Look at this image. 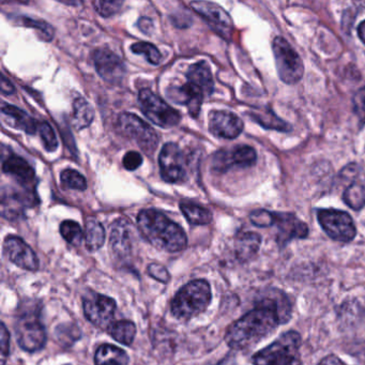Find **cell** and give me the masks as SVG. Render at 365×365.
Here are the masks:
<instances>
[{"instance_id":"6da1fadb","label":"cell","mask_w":365,"mask_h":365,"mask_svg":"<svg viewBox=\"0 0 365 365\" xmlns=\"http://www.w3.org/2000/svg\"><path fill=\"white\" fill-rule=\"evenodd\" d=\"M292 307L288 297L281 290L270 289L252 311L239 318L228 328L225 335L232 349L253 347L274 332L292 317Z\"/></svg>"},{"instance_id":"7a4b0ae2","label":"cell","mask_w":365,"mask_h":365,"mask_svg":"<svg viewBox=\"0 0 365 365\" xmlns=\"http://www.w3.org/2000/svg\"><path fill=\"white\" fill-rule=\"evenodd\" d=\"M138 226L146 240L157 249L176 253L187 247L185 230L161 211L155 209L140 211L138 215Z\"/></svg>"},{"instance_id":"3957f363","label":"cell","mask_w":365,"mask_h":365,"mask_svg":"<svg viewBox=\"0 0 365 365\" xmlns=\"http://www.w3.org/2000/svg\"><path fill=\"white\" fill-rule=\"evenodd\" d=\"M212 299L210 284L206 279H194L183 286L170 303L173 316L190 320L206 311Z\"/></svg>"},{"instance_id":"277c9868","label":"cell","mask_w":365,"mask_h":365,"mask_svg":"<svg viewBox=\"0 0 365 365\" xmlns=\"http://www.w3.org/2000/svg\"><path fill=\"white\" fill-rule=\"evenodd\" d=\"M301 335L296 331L283 333L277 341L254 354V365H301Z\"/></svg>"},{"instance_id":"5b68a950","label":"cell","mask_w":365,"mask_h":365,"mask_svg":"<svg viewBox=\"0 0 365 365\" xmlns=\"http://www.w3.org/2000/svg\"><path fill=\"white\" fill-rule=\"evenodd\" d=\"M272 50L279 78L288 85L298 83L304 73V66L298 53L282 37L273 40Z\"/></svg>"},{"instance_id":"8992f818","label":"cell","mask_w":365,"mask_h":365,"mask_svg":"<svg viewBox=\"0 0 365 365\" xmlns=\"http://www.w3.org/2000/svg\"><path fill=\"white\" fill-rule=\"evenodd\" d=\"M16 333L19 345L26 351H39L46 346V327L37 312L23 313L16 319Z\"/></svg>"},{"instance_id":"52a82bcc","label":"cell","mask_w":365,"mask_h":365,"mask_svg":"<svg viewBox=\"0 0 365 365\" xmlns=\"http://www.w3.org/2000/svg\"><path fill=\"white\" fill-rule=\"evenodd\" d=\"M118 127L123 135L134 140L145 153L149 155L155 153L159 145V135L140 117L129 113H123L119 116Z\"/></svg>"},{"instance_id":"ba28073f","label":"cell","mask_w":365,"mask_h":365,"mask_svg":"<svg viewBox=\"0 0 365 365\" xmlns=\"http://www.w3.org/2000/svg\"><path fill=\"white\" fill-rule=\"evenodd\" d=\"M138 101L145 116L155 125L172 128L180 123V114L150 89H142L138 93Z\"/></svg>"},{"instance_id":"9c48e42d","label":"cell","mask_w":365,"mask_h":365,"mask_svg":"<svg viewBox=\"0 0 365 365\" xmlns=\"http://www.w3.org/2000/svg\"><path fill=\"white\" fill-rule=\"evenodd\" d=\"M317 219L322 230L332 240L347 243L356 238L354 220L345 211L322 209L318 210Z\"/></svg>"},{"instance_id":"30bf717a","label":"cell","mask_w":365,"mask_h":365,"mask_svg":"<svg viewBox=\"0 0 365 365\" xmlns=\"http://www.w3.org/2000/svg\"><path fill=\"white\" fill-rule=\"evenodd\" d=\"M83 307L87 319L100 329H108L110 326L117 309L114 299L96 292L85 297Z\"/></svg>"},{"instance_id":"8fae6325","label":"cell","mask_w":365,"mask_h":365,"mask_svg":"<svg viewBox=\"0 0 365 365\" xmlns=\"http://www.w3.org/2000/svg\"><path fill=\"white\" fill-rule=\"evenodd\" d=\"M159 165L162 179L166 182L180 183L187 178L185 155L175 143L164 145L159 155Z\"/></svg>"},{"instance_id":"7c38bea8","label":"cell","mask_w":365,"mask_h":365,"mask_svg":"<svg viewBox=\"0 0 365 365\" xmlns=\"http://www.w3.org/2000/svg\"><path fill=\"white\" fill-rule=\"evenodd\" d=\"M255 149L247 145L234 147L230 150H220L213 155L211 168L217 173H226L232 168H245L255 164Z\"/></svg>"},{"instance_id":"4fadbf2b","label":"cell","mask_w":365,"mask_h":365,"mask_svg":"<svg viewBox=\"0 0 365 365\" xmlns=\"http://www.w3.org/2000/svg\"><path fill=\"white\" fill-rule=\"evenodd\" d=\"M93 63L98 74L108 84H120L125 78V63L118 55L108 48H98L93 52Z\"/></svg>"},{"instance_id":"5bb4252c","label":"cell","mask_w":365,"mask_h":365,"mask_svg":"<svg viewBox=\"0 0 365 365\" xmlns=\"http://www.w3.org/2000/svg\"><path fill=\"white\" fill-rule=\"evenodd\" d=\"M4 251L10 262L24 270L37 271L39 258L33 249L20 237L9 236L4 242Z\"/></svg>"},{"instance_id":"9a60e30c","label":"cell","mask_w":365,"mask_h":365,"mask_svg":"<svg viewBox=\"0 0 365 365\" xmlns=\"http://www.w3.org/2000/svg\"><path fill=\"white\" fill-rule=\"evenodd\" d=\"M274 225L277 228V242L281 247L294 239H304L309 235L307 224L292 213H274Z\"/></svg>"},{"instance_id":"2e32d148","label":"cell","mask_w":365,"mask_h":365,"mask_svg":"<svg viewBox=\"0 0 365 365\" xmlns=\"http://www.w3.org/2000/svg\"><path fill=\"white\" fill-rule=\"evenodd\" d=\"M209 131L220 138L234 140L243 131V123L234 113L213 110L209 115Z\"/></svg>"},{"instance_id":"e0dca14e","label":"cell","mask_w":365,"mask_h":365,"mask_svg":"<svg viewBox=\"0 0 365 365\" xmlns=\"http://www.w3.org/2000/svg\"><path fill=\"white\" fill-rule=\"evenodd\" d=\"M168 97L175 103L187 106L190 114L193 117H197L202 106L204 93L193 83L187 82L182 86H170L168 89Z\"/></svg>"},{"instance_id":"ac0fdd59","label":"cell","mask_w":365,"mask_h":365,"mask_svg":"<svg viewBox=\"0 0 365 365\" xmlns=\"http://www.w3.org/2000/svg\"><path fill=\"white\" fill-rule=\"evenodd\" d=\"M192 9L208 21L212 26L219 29L224 35L230 33L232 29V21L230 14L215 3L209 1H193Z\"/></svg>"},{"instance_id":"d6986e66","label":"cell","mask_w":365,"mask_h":365,"mask_svg":"<svg viewBox=\"0 0 365 365\" xmlns=\"http://www.w3.org/2000/svg\"><path fill=\"white\" fill-rule=\"evenodd\" d=\"M110 249L117 257L123 259L132 251L131 226L125 220L118 219L110 226Z\"/></svg>"},{"instance_id":"ffe728a7","label":"cell","mask_w":365,"mask_h":365,"mask_svg":"<svg viewBox=\"0 0 365 365\" xmlns=\"http://www.w3.org/2000/svg\"><path fill=\"white\" fill-rule=\"evenodd\" d=\"M3 172L16 178L23 185H29L35 180V170L31 164L16 155H3Z\"/></svg>"},{"instance_id":"44dd1931","label":"cell","mask_w":365,"mask_h":365,"mask_svg":"<svg viewBox=\"0 0 365 365\" xmlns=\"http://www.w3.org/2000/svg\"><path fill=\"white\" fill-rule=\"evenodd\" d=\"M4 116L7 117L8 123L16 129L22 130L27 134H35L39 123L31 118L26 112L16 106L3 104L1 108Z\"/></svg>"},{"instance_id":"7402d4cb","label":"cell","mask_w":365,"mask_h":365,"mask_svg":"<svg viewBox=\"0 0 365 365\" xmlns=\"http://www.w3.org/2000/svg\"><path fill=\"white\" fill-rule=\"evenodd\" d=\"M262 245V237L256 232H241L237 236L235 247L236 255L241 262L252 259L259 251Z\"/></svg>"},{"instance_id":"603a6c76","label":"cell","mask_w":365,"mask_h":365,"mask_svg":"<svg viewBox=\"0 0 365 365\" xmlns=\"http://www.w3.org/2000/svg\"><path fill=\"white\" fill-rule=\"evenodd\" d=\"M187 82L193 83L196 86L202 89L204 95H211L215 89L212 74L210 69L204 61L194 63L187 70Z\"/></svg>"},{"instance_id":"cb8c5ba5","label":"cell","mask_w":365,"mask_h":365,"mask_svg":"<svg viewBox=\"0 0 365 365\" xmlns=\"http://www.w3.org/2000/svg\"><path fill=\"white\" fill-rule=\"evenodd\" d=\"M96 365H128L129 356L127 352L117 346L104 344L98 348L95 354Z\"/></svg>"},{"instance_id":"d4e9b609","label":"cell","mask_w":365,"mask_h":365,"mask_svg":"<svg viewBox=\"0 0 365 365\" xmlns=\"http://www.w3.org/2000/svg\"><path fill=\"white\" fill-rule=\"evenodd\" d=\"M179 207L187 221L192 225H207L212 221V213L195 202L185 200L180 202Z\"/></svg>"},{"instance_id":"484cf974","label":"cell","mask_w":365,"mask_h":365,"mask_svg":"<svg viewBox=\"0 0 365 365\" xmlns=\"http://www.w3.org/2000/svg\"><path fill=\"white\" fill-rule=\"evenodd\" d=\"M93 116H95V113L88 101L81 97L74 100L72 125L76 130L81 131V130L89 127L93 123Z\"/></svg>"},{"instance_id":"4316f807","label":"cell","mask_w":365,"mask_h":365,"mask_svg":"<svg viewBox=\"0 0 365 365\" xmlns=\"http://www.w3.org/2000/svg\"><path fill=\"white\" fill-rule=\"evenodd\" d=\"M85 242L89 251L95 252L101 249L106 241V230L98 220H87L85 224Z\"/></svg>"},{"instance_id":"83f0119b","label":"cell","mask_w":365,"mask_h":365,"mask_svg":"<svg viewBox=\"0 0 365 365\" xmlns=\"http://www.w3.org/2000/svg\"><path fill=\"white\" fill-rule=\"evenodd\" d=\"M108 334L123 345L129 346L133 343L136 335L135 324L129 320L113 322L108 328Z\"/></svg>"},{"instance_id":"f1b7e54d","label":"cell","mask_w":365,"mask_h":365,"mask_svg":"<svg viewBox=\"0 0 365 365\" xmlns=\"http://www.w3.org/2000/svg\"><path fill=\"white\" fill-rule=\"evenodd\" d=\"M344 202L354 209L360 210L365 206V181L354 180L344 192Z\"/></svg>"},{"instance_id":"f546056e","label":"cell","mask_w":365,"mask_h":365,"mask_svg":"<svg viewBox=\"0 0 365 365\" xmlns=\"http://www.w3.org/2000/svg\"><path fill=\"white\" fill-rule=\"evenodd\" d=\"M253 118L256 123L269 130H277V131L287 132L292 130V127L285 121L277 116L270 108H262L258 112L253 113Z\"/></svg>"},{"instance_id":"4dcf8cb0","label":"cell","mask_w":365,"mask_h":365,"mask_svg":"<svg viewBox=\"0 0 365 365\" xmlns=\"http://www.w3.org/2000/svg\"><path fill=\"white\" fill-rule=\"evenodd\" d=\"M61 236L67 241L68 243L72 245H80L84 238V232H83L82 227L80 224L76 223V221H63L61 224Z\"/></svg>"},{"instance_id":"1f68e13d","label":"cell","mask_w":365,"mask_h":365,"mask_svg":"<svg viewBox=\"0 0 365 365\" xmlns=\"http://www.w3.org/2000/svg\"><path fill=\"white\" fill-rule=\"evenodd\" d=\"M131 51L134 54L143 55L146 57L147 61L151 65L158 66L161 63L162 55L160 51L153 44L149 42H138L131 46Z\"/></svg>"},{"instance_id":"d6a6232c","label":"cell","mask_w":365,"mask_h":365,"mask_svg":"<svg viewBox=\"0 0 365 365\" xmlns=\"http://www.w3.org/2000/svg\"><path fill=\"white\" fill-rule=\"evenodd\" d=\"M61 181L63 187L71 190L84 191L87 187L86 178L76 170H65L61 174Z\"/></svg>"},{"instance_id":"836d02e7","label":"cell","mask_w":365,"mask_h":365,"mask_svg":"<svg viewBox=\"0 0 365 365\" xmlns=\"http://www.w3.org/2000/svg\"><path fill=\"white\" fill-rule=\"evenodd\" d=\"M16 23L25 27L37 29L43 35V39L46 41H51L54 37V29L44 21L34 20V19H29L27 16H21L20 19H16Z\"/></svg>"},{"instance_id":"e575fe53","label":"cell","mask_w":365,"mask_h":365,"mask_svg":"<svg viewBox=\"0 0 365 365\" xmlns=\"http://www.w3.org/2000/svg\"><path fill=\"white\" fill-rule=\"evenodd\" d=\"M38 131H39L40 136H41L44 148L48 153H54L58 148V140H57L56 134H55L53 128L46 121H43V123H39Z\"/></svg>"},{"instance_id":"d590c367","label":"cell","mask_w":365,"mask_h":365,"mask_svg":"<svg viewBox=\"0 0 365 365\" xmlns=\"http://www.w3.org/2000/svg\"><path fill=\"white\" fill-rule=\"evenodd\" d=\"M250 220L257 227H270L274 225V213L269 212L264 209H258L250 215Z\"/></svg>"},{"instance_id":"8d00e7d4","label":"cell","mask_w":365,"mask_h":365,"mask_svg":"<svg viewBox=\"0 0 365 365\" xmlns=\"http://www.w3.org/2000/svg\"><path fill=\"white\" fill-rule=\"evenodd\" d=\"M121 6H123L121 1H95L93 3L96 11L103 18H110L118 14Z\"/></svg>"},{"instance_id":"74e56055","label":"cell","mask_w":365,"mask_h":365,"mask_svg":"<svg viewBox=\"0 0 365 365\" xmlns=\"http://www.w3.org/2000/svg\"><path fill=\"white\" fill-rule=\"evenodd\" d=\"M354 114L358 116L359 120L365 123V87L359 89L352 98Z\"/></svg>"},{"instance_id":"f35d334b","label":"cell","mask_w":365,"mask_h":365,"mask_svg":"<svg viewBox=\"0 0 365 365\" xmlns=\"http://www.w3.org/2000/svg\"><path fill=\"white\" fill-rule=\"evenodd\" d=\"M123 164L125 170L134 172L142 165L143 157L138 151H129L123 157Z\"/></svg>"},{"instance_id":"ab89813d","label":"cell","mask_w":365,"mask_h":365,"mask_svg":"<svg viewBox=\"0 0 365 365\" xmlns=\"http://www.w3.org/2000/svg\"><path fill=\"white\" fill-rule=\"evenodd\" d=\"M148 273L150 277L162 283H168L170 281V275L165 267L159 264H151L148 267Z\"/></svg>"},{"instance_id":"60d3db41","label":"cell","mask_w":365,"mask_h":365,"mask_svg":"<svg viewBox=\"0 0 365 365\" xmlns=\"http://www.w3.org/2000/svg\"><path fill=\"white\" fill-rule=\"evenodd\" d=\"M0 341H1V365H5L7 362L8 356L10 354V334L6 328L5 324H1V331H0Z\"/></svg>"},{"instance_id":"b9f144b4","label":"cell","mask_w":365,"mask_h":365,"mask_svg":"<svg viewBox=\"0 0 365 365\" xmlns=\"http://www.w3.org/2000/svg\"><path fill=\"white\" fill-rule=\"evenodd\" d=\"M138 29L142 33L146 34V35H150L153 31V22L148 18L140 19L138 23Z\"/></svg>"},{"instance_id":"7bdbcfd3","label":"cell","mask_w":365,"mask_h":365,"mask_svg":"<svg viewBox=\"0 0 365 365\" xmlns=\"http://www.w3.org/2000/svg\"><path fill=\"white\" fill-rule=\"evenodd\" d=\"M318 365H347L334 354H329L320 361Z\"/></svg>"},{"instance_id":"ee69618b","label":"cell","mask_w":365,"mask_h":365,"mask_svg":"<svg viewBox=\"0 0 365 365\" xmlns=\"http://www.w3.org/2000/svg\"><path fill=\"white\" fill-rule=\"evenodd\" d=\"M1 93L4 95L8 96L11 95V93H14V87L9 81L6 78V76H3L1 78Z\"/></svg>"},{"instance_id":"f6af8a7d","label":"cell","mask_w":365,"mask_h":365,"mask_svg":"<svg viewBox=\"0 0 365 365\" xmlns=\"http://www.w3.org/2000/svg\"><path fill=\"white\" fill-rule=\"evenodd\" d=\"M358 35L359 38H360L361 41L365 44V21L364 22L361 23L358 27Z\"/></svg>"}]
</instances>
